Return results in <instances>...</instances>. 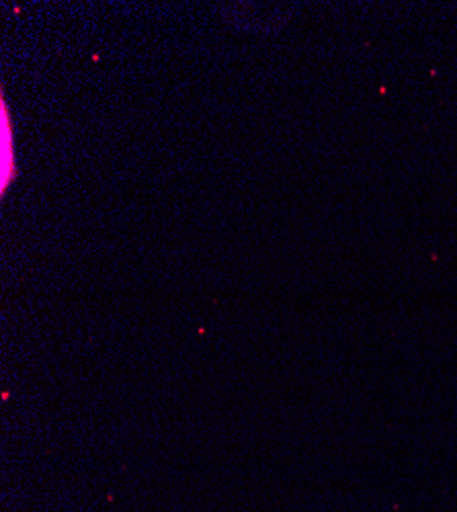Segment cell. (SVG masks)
<instances>
[{"label": "cell", "instance_id": "obj_1", "mask_svg": "<svg viewBox=\"0 0 457 512\" xmlns=\"http://www.w3.org/2000/svg\"><path fill=\"white\" fill-rule=\"evenodd\" d=\"M0 187L7 191L11 179H15V144L11 132V119L7 115V103L0 107Z\"/></svg>", "mask_w": 457, "mask_h": 512}]
</instances>
